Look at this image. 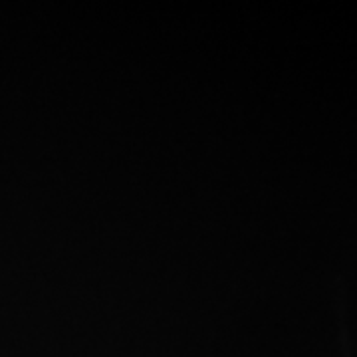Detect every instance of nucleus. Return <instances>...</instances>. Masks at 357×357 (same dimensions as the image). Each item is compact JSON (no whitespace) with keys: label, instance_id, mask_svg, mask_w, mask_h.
<instances>
[]
</instances>
